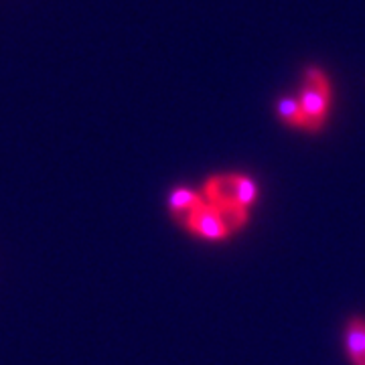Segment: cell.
<instances>
[{
  "label": "cell",
  "instance_id": "cell-1",
  "mask_svg": "<svg viewBox=\"0 0 365 365\" xmlns=\"http://www.w3.org/2000/svg\"><path fill=\"white\" fill-rule=\"evenodd\" d=\"M248 217V209L244 207H220L211 203H201L199 207L189 215L185 225L209 240H222L232 230L240 227Z\"/></svg>",
  "mask_w": 365,
  "mask_h": 365
},
{
  "label": "cell",
  "instance_id": "cell-2",
  "mask_svg": "<svg viewBox=\"0 0 365 365\" xmlns=\"http://www.w3.org/2000/svg\"><path fill=\"white\" fill-rule=\"evenodd\" d=\"M300 110L304 116V128L319 130L323 126L329 108V81L319 69H309L300 91Z\"/></svg>",
  "mask_w": 365,
  "mask_h": 365
},
{
  "label": "cell",
  "instance_id": "cell-3",
  "mask_svg": "<svg viewBox=\"0 0 365 365\" xmlns=\"http://www.w3.org/2000/svg\"><path fill=\"white\" fill-rule=\"evenodd\" d=\"M205 195L211 205L248 209L256 197V185L252 182V179L242 175H223L207 181Z\"/></svg>",
  "mask_w": 365,
  "mask_h": 365
},
{
  "label": "cell",
  "instance_id": "cell-4",
  "mask_svg": "<svg viewBox=\"0 0 365 365\" xmlns=\"http://www.w3.org/2000/svg\"><path fill=\"white\" fill-rule=\"evenodd\" d=\"M347 351L355 365H365V321L353 319L347 325Z\"/></svg>",
  "mask_w": 365,
  "mask_h": 365
},
{
  "label": "cell",
  "instance_id": "cell-5",
  "mask_svg": "<svg viewBox=\"0 0 365 365\" xmlns=\"http://www.w3.org/2000/svg\"><path fill=\"white\" fill-rule=\"evenodd\" d=\"M199 205H201L199 195H195V193L189 191V189H177V191L170 195V211H173L175 217L182 223L189 220V215H191Z\"/></svg>",
  "mask_w": 365,
  "mask_h": 365
},
{
  "label": "cell",
  "instance_id": "cell-6",
  "mask_svg": "<svg viewBox=\"0 0 365 365\" xmlns=\"http://www.w3.org/2000/svg\"><path fill=\"white\" fill-rule=\"evenodd\" d=\"M278 116L282 118L287 124H290V126H300V128H304V116H302L299 100L282 98V100L278 102Z\"/></svg>",
  "mask_w": 365,
  "mask_h": 365
}]
</instances>
